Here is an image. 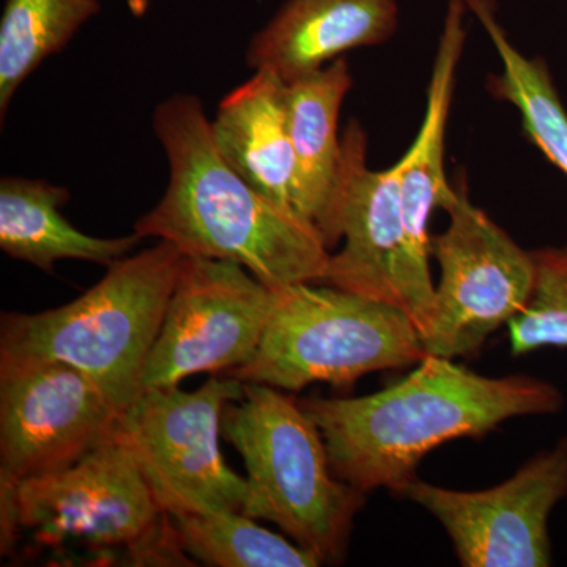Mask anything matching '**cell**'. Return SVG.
Here are the masks:
<instances>
[{
    "label": "cell",
    "instance_id": "obj_1",
    "mask_svg": "<svg viewBox=\"0 0 567 567\" xmlns=\"http://www.w3.org/2000/svg\"><path fill=\"white\" fill-rule=\"evenodd\" d=\"M300 405L319 427L339 480L364 494H402L435 447L486 434L511 417L558 412L563 394L533 377L491 379L425 354L412 374L379 393L311 398Z\"/></svg>",
    "mask_w": 567,
    "mask_h": 567
},
{
    "label": "cell",
    "instance_id": "obj_2",
    "mask_svg": "<svg viewBox=\"0 0 567 567\" xmlns=\"http://www.w3.org/2000/svg\"><path fill=\"white\" fill-rule=\"evenodd\" d=\"M169 163L163 199L134 224L185 256L229 260L270 287L322 282L331 252L297 213L257 192L216 148L199 96L175 93L153 112Z\"/></svg>",
    "mask_w": 567,
    "mask_h": 567
},
{
    "label": "cell",
    "instance_id": "obj_3",
    "mask_svg": "<svg viewBox=\"0 0 567 567\" xmlns=\"http://www.w3.org/2000/svg\"><path fill=\"white\" fill-rule=\"evenodd\" d=\"M185 254L171 244L126 256L71 303L39 315L3 312L0 364L63 361L91 377L118 412L142 393Z\"/></svg>",
    "mask_w": 567,
    "mask_h": 567
},
{
    "label": "cell",
    "instance_id": "obj_4",
    "mask_svg": "<svg viewBox=\"0 0 567 567\" xmlns=\"http://www.w3.org/2000/svg\"><path fill=\"white\" fill-rule=\"evenodd\" d=\"M221 432L244 457V514L274 522L322 563L341 559L364 492L334 475L323 436L300 401L245 382L244 395L224 406Z\"/></svg>",
    "mask_w": 567,
    "mask_h": 567
},
{
    "label": "cell",
    "instance_id": "obj_5",
    "mask_svg": "<svg viewBox=\"0 0 567 567\" xmlns=\"http://www.w3.org/2000/svg\"><path fill=\"white\" fill-rule=\"evenodd\" d=\"M276 305L259 349L227 372L241 382L300 391L352 385L360 377L417 364L423 338L395 306L319 282L274 287Z\"/></svg>",
    "mask_w": 567,
    "mask_h": 567
},
{
    "label": "cell",
    "instance_id": "obj_6",
    "mask_svg": "<svg viewBox=\"0 0 567 567\" xmlns=\"http://www.w3.org/2000/svg\"><path fill=\"white\" fill-rule=\"evenodd\" d=\"M0 528L3 551L14 546L21 529L51 546L78 540L102 550L125 548L142 565H166L175 551L173 522L118 427L61 472L0 487Z\"/></svg>",
    "mask_w": 567,
    "mask_h": 567
},
{
    "label": "cell",
    "instance_id": "obj_7",
    "mask_svg": "<svg viewBox=\"0 0 567 567\" xmlns=\"http://www.w3.org/2000/svg\"><path fill=\"white\" fill-rule=\"evenodd\" d=\"M245 382L212 377L199 390H142L123 413L118 434L132 447L156 503L167 516L210 511L245 513L246 477L224 461V406L244 395Z\"/></svg>",
    "mask_w": 567,
    "mask_h": 567
},
{
    "label": "cell",
    "instance_id": "obj_8",
    "mask_svg": "<svg viewBox=\"0 0 567 567\" xmlns=\"http://www.w3.org/2000/svg\"><path fill=\"white\" fill-rule=\"evenodd\" d=\"M440 208L450 224L431 240L442 276L423 344L425 354L454 360L475 352L527 306L536 267L533 252L473 205L464 185L451 186Z\"/></svg>",
    "mask_w": 567,
    "mask_h": 567
},
{
    "label": "cell",
    "instance_id": "obj_9",
    "mask_svg": "<svg viewBox=\"0 0 567 567\" xmlns=\"http://www.w3.org/2000/svg\"><path fill=\"white\" fill-rule=\"evenodd\" d=\"M368 140L357 122L342 134L338 223L344 245L331 254L320 284L385 301L402 309L420 330L431 328L435 284L416 259L402 210L395 164L368 166Z\"/></svg>",
    "mask_w": 567,
    "mask_h": 567
},
{
    "label": "cell",
    "instance_id": "obj_10",
    "mask_svg": "<svg viewBox=\"0 0 567 567\" xmlns=\"http://www.w3.org/2000/svg\"><path fill=\"white\" fill-rule=\"evenodd\" d=\"M276 290L229 260L185 256L162 330L142 375V390L178 386L204 372L252 360L274 315Z\"/></svg>",
    "mask_w": 567,
    "mask_h": 567
},
{
    "label": "cell",
    "instance_id": "obj_11",
    "mask_svg": "<svg viewBox=\"0 0 567 567\" xmlns=\"http://www.w3.org/2000/svg\"><path fill=\"white\" fill-rule=\"evenodd\" d=\"M121 417L74 365L0 364V487L73 465L114 436Z\"/></svg>",
    "mask_w": 567,
    "mask_h": 567
},
{
    "label": "cell",
    "instance_id": "obj_12",
    "mask_svg": "<svg viewBox=\"0 0 567 567\" xmlns=\"http://www.w3.org/2000/svg\"><path fill=\"white\" fill-rule=\"evenodd\" d=\"M402 495L443 525L462 566H550L548 518L567 496V436L487 491H451L413 480Z\"/></svg>",
    "mask_w": 567,
    "mask_h": 567
},
{
    "label": "cell",
    "instance_id": "obj_13",
    "mask_svg": "<svg viewBox=\"0 0 567 567\" xmlns=\"http://www.w3.org/2000/svg\"><path fill=\"white\" fill-rule=\"evenodd\" d=\"M398 24V0H287L252 37L246 62L289 84L354 48L385 43Z\"/></svg>",
    "mask_w": 567,
    "mask_h": 567
},
{
    "label": "cell",
    "instance_id": "obj_14",
    "mask_svg": "<svg viewBox=\"0 0 567 567\" xmlns=\"http://www.w3.org/2000/svg\"><path fill=\"white\" fill-rule=\"evenodd\" d=\"M353 85L347 59L287 84L295 158L293 207L315 226L328 249L341 241L338 223L342 137L339 114Z\"/></svg>",
    "mask_w": 567,
    "mask_h": 567
},
{
    "label": "cell",
    "instance_id": "obj_15",
    "mask_svg": "<svg viewBox=\"0 0 567 567\" xmlns=\"http://www.w3.org/2000/svg\"><path fill=\"white\" fill-rule=\"evenodd\" d=\"M224 159L257 192L295 212V158L287 84L268 70L227 93L212 121Z\"/></svg>",
    "mask_w": 567,
    "mask_h": 567
},
{
    "label": "cell",
    "instance_id": "obj_16",
    "mask_svg": "<svg viewBox=\"0 0 567 567\" xmlns=\"http://www.w3.org/2000/svg\"><path fill=\"white\" fill-rule=\"evenodd\" d=\"M466 11L468 7L465 0H450L447 3L429 82L423 123L409 152L395 164L410 244L416 259L425 267H429L431 257L429 223L432 213L440 208L451 189L445 174V134L457 66L465 47Z\"/></svg>",
    "mask_w": 567,
    "mask_h": 567
},
{
    "label": "cell",
    "instance_id": "obj_17",
    "mask_svg": "<svg viewBox=\"0 0 567 567\" xmlns=\"http://www.w3.org/2000/svg\"><path fill=\"white\" fill-rule=\"evenodd\" d=\"M69 200V189L43 178L3 177L0 182L2 251L52 274L59 260H84L111 267L142 240L136 233L121 238L81 233L62 215Z\"/></svg>",
    "mask_w": 567,
    "mask_h": 567
},
{
    "label": "cell",
    "instance_id": "obj_18",
    "mask_svg": "<svg viewBox=\"0 0 567 567\" xmlns=\"http://www.w3.org/2000/svg\"><path fill=\"white\" fill-rule=\"evenodd\" d=\"M465 3L491 37L502 61V74L491 81L492 92L517 107L529 140L567 177V112L546 63L525 58L511 43L496 20L494 0H465Z\"/></svg>",
    "mask_w": 567,
    "mask_h": 567
},
{
    "label": "cell",
    "instance_id": "obj_19",
    "mask_svg": "<svg viewBox=\"0 0 567 567\" xmlns=\"http://www.w3.org/2000/svg\"><path fill=\"white\" fill-rule=\"evenodd\" d=\"M102 11L100 0H6L0 20V117L22 82L69 47Z\"/></svg>",
    "mask_w": 567,
    "mask_h": 567
},
{
    "label": "cell",
    "instance_id": "obj_20",
    "mask_svg": "<svg viewBox=\"0 0 567 567\" xmlns=\"http://www.w3.org/2000/svg\"><path fill=\"white\" fill-rule=\"evenodd\" d=\"M183 550L212 567H316L311 551L257 525L237 511L169 516Z\"/></svg>",
    "mask_w": 567,
    "mask_h": 567
},
{
    "label": "cell",
    "instance_id": "obj_21",
    "mask_svg": "<svg viewBox=\"0 0 567 567\" xmlns=\"http://www.w3.org/2000/svg\"><path fill=\"white\" fill-rule=\"evenodd\" d=\"M535 257V289L527 306L507 327L511 352L567 349V248H546Z\"/></svg>",
    "mask_w": 567,
    "mask_h": 567
},
{
    "label": "cell",
    "instance_id": "obj_22",
    "mask_svg": "<svg viewBox=\"0 0 567 567\" xmlns=\"http://www.w3.org/2000/svg\"><path fill=\"white\" fill-rule=\"evenodd\" d=\"M126 7L134 18H142L147 14L151 0H126Z\"/></svg>",
    "mask_w": 567,
    "mask_h": 567
}]
</instances>
